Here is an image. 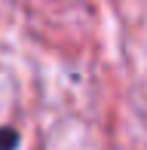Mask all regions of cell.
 Listing matches in <instances>:
<instances>
[{
    "label": "cell",
    "instance_id": "cell-1",
    "mask_svg": "<svg viewBox=\"0 0 147 150\" xmlns=\"http://www.w3.org/2000/svg\"><path fill=\"white\" fill-rule=\"evenodd\" d=\"M18 144V135L12 132V129H3V132H0V150H12Z\"/></svg>",
    "mask_w": 147,
    "mask_h": 150
}]
</instances>
